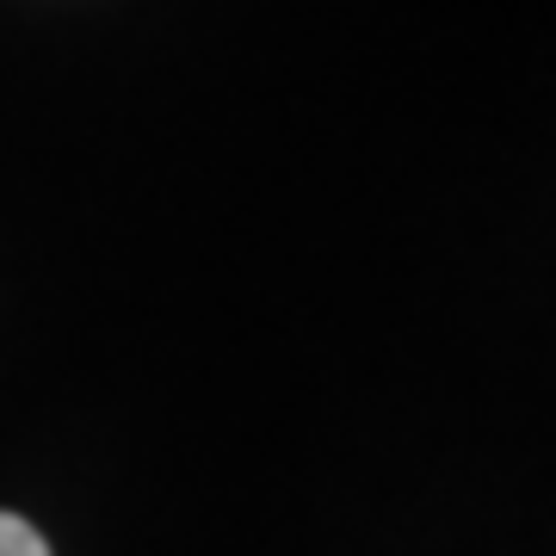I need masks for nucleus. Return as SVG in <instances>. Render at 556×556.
I'll return each instance as SVG.
<instances>
[{
    "mask_svg": "<svg viewBox=\"0 0 556 556\" xmlns=\"http://www.w3.org/2000/svg\"><path fill=\"white\" fill-rule=\"evenodd\" d=\"M0 556H50L38 526H25L20 514H0Z\"/></svg>",
    "mask_w": 556,
    "mask_h": 556,
    "instance_id": "nucleus-1",
    "label": "nucleus"
}]
</instances>
